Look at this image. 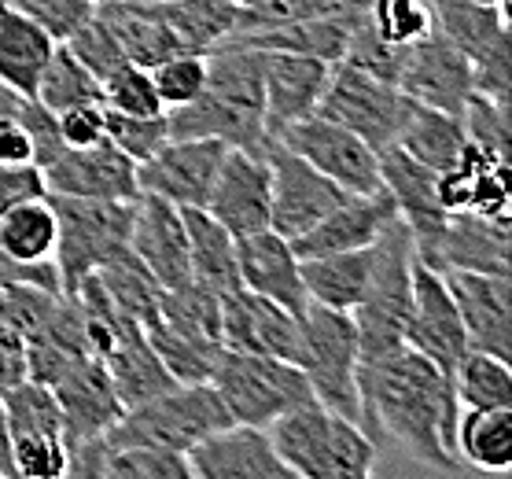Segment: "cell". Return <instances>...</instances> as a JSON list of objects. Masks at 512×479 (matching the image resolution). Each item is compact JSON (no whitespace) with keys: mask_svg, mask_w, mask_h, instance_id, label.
Listing matches in <instances>:
<instances>
[{"mask_svg":"<svg viewBox=\"0 0 512 479\" xmlns=\"http://www.w3.org/2000/svg\"><path fill=\"white\" fill-rule=\"evenodd\" d=\"M358 424L380 439H395L406 454L443 472H461L454 450L457 395L450 376L431 365L424 354L402 351L384 354L376 362L358 365Z\"/></svg>","mask_w":512,"mask_h":479,"instance_id":"obj_1","label":"cell"},{"mask_svg":"<svg viewBox=\"0 0 512 479\" xmlns=\"http://www.w3.org/2000/svg\"><path fill=\"white\" fill-rule=\"evenodd\" d=\"M170 137H218L229 148L266 152L262 52L251 45H218L207 52V85L185 107L166 111Z\"/></svg>","mask_w":512,"mask_h":479,"instance_id":"obj_2","label":"cell"},{"mask_svg":"<svg viewBox=\"0 0 512 479\" xmlns=\"http://www.w3.org/2000/svg\"><path fill=\"white\" fill-rule=\"evenodd\" d=\"M277 457L295 479H365L376 468V443L358 421L317 398L288 409L266 428Z\"/></svg>","mask_w":512,"mask_h":479,"instance_id":"obj_3","label":"cell"},{"mask_svg":"<svg viewBox=\"0 0 512 479\" xmlns=\"http://www.w3.org/2000/svg\"><path fill=\"white\" fill-rule=\"evenodd\" d=\"M413 262H417L413 236L395 214L373 240L369 288L361 295V303L350 310L354 328H358L361 362H376L406 347V325L413 310Z\"/></svg>","mask_w":512,"mask_h":479,"instance_id":"obj_4","label":"cell"},{"mask_svg":"<svg viewBox=\"0 0 512 479\" xmlns=\"http://www.w3.org/2000/svg\"><path fill=\"white\" fill-rule=\"evenodd\" d=\"M225 424H233L225 402L210 380H199V384H174L163 395L129 406L115 428H107V439L115 446H155L170 454H188L199 439H207Z\"/></svg>","mask_w":512,"mask_h":479,"instance_id":"obj_5","label":"cell"},{"mask_svg":"<svg viewBox=\"0 0 512 479\" xmlns=\"http://www.w3.org/2000/svg\"><path fill=\"white\" fill-rule=\"evenodd\" d=\"M299 354L295 365L303 369L310 395L321 406L336 409L350 421H358L361 402H358V328L354 317L343 310H328V306H306V314L299 317Z\"/></svg>","mask_w":512,"mask_h":479,"instance_id":"obj_6","label":"cell"},{"mask_svg":"<svg viewBox=\"0 0 512 479\" xmlns=\"http://www.w3.org/2000/svg\"><path fill=\"white\" fill-rule=\"evenodd\" d=\"M210 384L225 402L229 417L236 424H251V428H269L288 409L314 398L303 369L295 362L225 351V347L210 369Z\"/></svg>","mask_w":512,"mask_h":479,"instance_id":"obj_7","label":"cell"},{"mask_svg":"<svg viewBox=\"0 0 512 479\" xmlns=\"http://www.w3.org/2000/svg\"><path fill=\"white\" fill-rule=\"evenodd\" d=\"M59 218L56 269L59 288L74 292V284L100 269L107 258L129 247L133 225V199H78L52 196Z\"/></svg>","mask_w":512,"mask_h":479,"instance_id":"obj_8","label":"cell"},{"mask_svg":"<svg viewBox=\"0 0 512 479\" xmlns=\"http://www.w3.org/2000/svg\"><path fill=\"white\" fill-rule=\"evenodd\" d=\"M409 111H413V100L395 82L373 78V74L350 67L343 59L332 63L321 104H317V115L354 129L376 152H384L387 144L398 141Z\"/></svg>","mask_w":512,"mask_h":479,"instance_id":"obj_9","label":"cell"},{"mask_svg":"<svg viewBox=\"0 0 512 479\" xmlns=\"http://www.w3.org/2000/svg\"><path fill=\"white\" fill-rule=\"evenodd\" d=\"M273 141H280L288 152L306 159L317 174L336 181L350 196H369V192L384 188L380 185V152L365 137H358L354 129L339 126L325 115L299 118V122L280 129Z\"/></svg>","mask_w":512,"mask_h":479,"instance_id":"obj_10","label":"cell"},{"mask_svg":"<svg viewBox=\"0 0 512 479\" xmlns=\"http://www.w3.org/2000/svg\"><path fill=\"white\" fill-rule=\"evenodd\" d=\"M229 144L218 137H170V141L137 166V188L174 207H207L214 174Z\"/></svg>","mask_w":512,"mask_h":479,"instance_id":"obj_11","label":"cell"},{"mask_svg":"<svg viewBox=\"0 0 512 479\" xmlns=\"http://www.w3.org/2000/svg\"><path fill=\"white\" fill-rule=\"evenodd\" d=\"M380 185L395 203V214L406 222L417 258L431 266L439 240H443L446 218H450L439 199V174L406 155L398 144H387L380 152Z\"/></svg>","mask_w":512,"mask_h":479,"instance_id":"obj_12","label":"cell"},{"mask_svg":"<svg viewBox=\"0 0 512 479\" xmlns=\"http://www.w3.org/2000/svg\"><path fill=\"white\" fill-rule=\"evenodd\" d=\"M269 170H273V203H269V229L284 240L303 236L314 229L328 211H336L339 203L350 196L336 181L317 174L314 166L288 152L280 141H269Z\"/></svg>","mask_w":512,"mask_h":479,"instance_id":"obj_13","label":"cell"},{"mask_svg":"<svg viewBox=\"0 0 512 479\" xmlns=\"http://www.w3.org/2000/svg\"><path fill=\"white\" fill-rule=\"evenodd\" d=\"M269 152V148H266ZM251 148H229L214 174L207 207L203 211L229 233L240 236L269 229V203H273V170L269 155Z\"/></svg>","mask_w":512,"mask_h":479,"instance_id":"obj_14","label":"cell"},{"mask_svg":"<svg viewBox=\"0 0 512 479\" xmlns=\"http://www.w3.org/2000/svg\"><path fill=\"white\" fill-rule=\"evenodd\" d=\"M406 347L424 354L446 376L454 373V365L468 351L465 325H461L454 295L446 288V277L420 258L413 262V310L406 325Z\"/></svg>","mask_w":512,"mask_h":479,"instance_id":"obj_15","label":"cell"},{"mask_svg":"<svg viewBox=\"0 0 512 479\" xmlns=\"http://www.w3.org/2000/svg\"><path fill=\"white\" fill-rule=\"evenodd\" d=\"M398 89L413 100V104L435 107L446 115L465 111L468 96L476 93V78H472V59L454 48L443 34L431 30L424 41L406 48L402 71H398Z\"/></svg>","mask_w":512,"mask_h":479,"instance_id":"obj_16","label":"cell"},{"mask_svg":"<svg viewBox=\"0 0 512 479\" xmlns=\"http://www.w3.org/2000/svg\"><path fill=\"white\" fill-rule=\"evenodd\" d=\"M439 273L446 277V288L454 295L468 347L512 362L509 273H472V269H439Z\"/></svg>","mask_w":512,"mask_h":479,"instance_id":"obj_17","label":"cell"},{"mask_svg":"<svg viewBox=\"0 0 512 479\" xmlns=\"http://www.w3.org/2000/svg\"><path fill=\"white\" fill-rule=\"evenodd\" d=\"M48 196H78V199H137V163L115 144L96 141L85 148H63L41 170Z\"/></svg>","mask_w":512,"mask_h":479,"instance_id":"obj_18","label":"cell"},{"mask_svg":"<svg viewBox=\"0 0 512 479\" xmlns=\"http://www.w3.org/2000/svg\"><path fill=\"white\" fill-rule=\"evenodd\" d=\"M299 317L284 310V306L269 303L262 295L236 288V292L222 295V325H218V339L225 351L240 354H266V358H284L295 362L299 354Z\"/></svg>","mask_w":512,"mask_h":479,"instance_id":"obj_19","label":"cell"},{"mask_svg":"<svg viewBox=\"0 0 512 479\" xmlns=\"http://www.w3.org/2000/svg\"><path fill=\"white\" fill-rule=\"evenodd\" d=\"M192 479H295L277 457L266 428L225 424L188 450Z\"/></svg>","mask_w":512,"mask_h":479,"instance_id":"obj_20","label":"cell"},{"mask_svg":"<svg viewBox=\"0 0 512 479\" xmlns=\"http://www.w3.org/2000/svg\"><path fill=\"white\" fill-rule=\"evenodd\" d=\"M129 251L144 262L159 288H181L192 281L188 266V233L181 207L159 196L140 192L133 199V225H129Z\"/></svg>","mask_w":512,"mask_h":479,"instance_id":"obj_21","label":"cell"},{"mask_svg":"<svg viewBox=\"0 0 512 479\" xmlns=\"http://www.w3.org/2000/svg\"><path fill=\"white\" fill-rule=\"evenodd\" d=\"M262 52V48H258ZM332 63L299 52H262V100H266V129L277 137L280 129L317 115Z\"/></svg>","mask_w":512,"mask_h":479,"instance_id":"obj_22","label":"cell"},{"mask_svg":"<svg viewBox=\"0 0 512 479\" xmlns=\"http://www.w3.org/2000/svg\"><path fill=\"white\" fill-rule=\"evenodd\" d=\"M236 269H240V288L262 295L269 303L284 306L295 317L306 314V288L303 273H299V255L291 240H284L273 229L240 236L236 240Z\"/></svg>","mask_w":512,"mask_h":479,"instance_id":"obj_23","label":"cell"},{"mask_svg":"<svg viewBox=\"0 0 512 479\" xmlns=\"http://www.w3.org/2000/svg\"><path fill=\"white\" fill-rule=\"evenodd\" d=\"M509 159L465 141L454 166L439 174V199L446 211H468L479 218H509Z\"/></svg>","mask_w":512,"mask_h":479,"instance_id":"obj_24","label":"cell"},{"mask_svg":"<svg viewBox=\"0 0 512 479\" xmlns=\"http://www.w3.org/2000/svg\"><path fill=\"white\" fill-rule=\"evenodd\" d=\"M52 395H56L59 413H63L67 443H78V439H89V435H104L126 413L111 376L96 358H82L52 387Z\"/></svg>","mask_w":512,"mask_h":479,"instance_id":"obj_25","label":"cell"},{"mask_svg":"<svg viewBox=\"0 0 512 479\" xmlns=\"http://www.w3.org/2000/svg\"><path fill=\"white\" fill-rule=\"evenodd\" d=\"M391 218H395V203H391V196H387L384 188H380V192H369V196H347L336 211H328L314 229H306L303 236H295L291 247H295L299 258L369 247Z\"/></svg>","mask_w":512,"mask_h":479,"instance_id":"obj_26","label":"cell"},{"mask_svg":"<svg viewBox=\"0 0 512 479\" xmlns=\"http://www.w3.org/2000/svg\"><path fill=\"white\" fill-rule=\"evenodd\" d=\"M93 12L104 19L107 30L115 34V41L126 52V59L137 67L152 71L159 59L188 52L159 0H111V4L93 8Z\"/></svg>","mask_w":512,"mask_h":479,"instance_id":"obj_27","label":"cell"},{"mask_svg":"<svg viewBox=\"0 0 512 479\" xmlns=\"http://www.w3.org/2000/svg\"><path fill=\"white\" fill-rule=\"evenodd\" d=\"M431 266L509 273V218H479L468 211H450Z\"/></svg>","mask_w":512,"mask_h":479,"instance_id":"obj_28","label":"cell"},{"mask_svg":"<svg viewBox=\"0 0 512 479\" xmlns=\"http://www.w3.org/2000/svg\"><path fill=\"white\" fill-rule=\"evenodd\" d=\"M96 362L107 369V376H111V384H115L126 409L163 395L166 387L177 384L174 376L166 373V365L159 362V354L152 351V343H148V336H144V328L137 321H129Z\"/></svg>","mask_w":512,"mask_h":479,"instance_id":"obj_29","label":"cell"},{"mask_svg":"<svg viewBox=\"0 0 512 479\" xmlns=\"http://www.w3.org/2000/svg\"><path fill=\"white\" fill-rule=\"evenodd\" d=\"M299 273H303V288L310 303L350 314V310L361 303L365 288H369L373 244L354 247V251H332V255L299 258Z\"/></svg>","mask_w":512,"mask_h":479,"instance_id":"obj_30","label":"cell"},{"mask_svg":"<svg viewBox=\"0 0 512 479\" xmlns=\"http://www.w3.org/2000/svg\"><path fill=\"white\" fill-rule=\"evenodd\" d=\"M188 233V266L192 281L210 288L214 295H229L240 288L236 269V236L210 218L203 207H181Z\"/></svg>","mask_w":512,"mask_h":479,"instance_id":"obj_31","label":"cell"},{"mask_svg":"<svg viewBox=\"0 0 512 479\" xmlns=\"http://www.w3.org/2000/svg\"><path fill=\"white\" fill-rule=\"evenodd\" d=\"M56 244H59V218L48 192L19 199L8 211H0V247L15 262H23V266L56 262Z\"/></svg>","mask_w":512,"mask_h":479,"instance_id":"obj_32","label":"cell"},{"mask_svg":"<svg viewBox=\"0 0 512 479\" xmlns=\"http://www.w3.org/2000/svg\"><path fill=\"white\" fill-rule=\"evenodd\" d=\"M52 48L56 41L41 26L0 0V82H8L23 96H34Z\"/></svg>","mask_w":512,"mask_h":479,"instance_id":"obj_33","label":"cell"},{"mask_svg":"<svg viewBox=\"0 0 512 479\" xmlns=\"http://www.w3.org/2000/svg\"><path fill=\"white\" fill-rule=\"evenodd\" d=\"M457 461L479 472L512 468V409H461L454 428Z\"/></svg>","mask_w":512,"mask_h":479,"instance_id":"obj_34","label":"cell"},{"mask_svg":"<svg viewBox=\"0 0 512 479\" xmlns=\"http://www.w3.org/2000/svg\"><path fill=\"white\" fill-rule=\"evenodd\" d=\"M435 34H443L454 48H461L472 63L487 56L501 37L509 34V12L487 8L476 0H428Z\"/></svg>","mask_w":512,"mask_h":479,"instance_id":"obj_35","label":"cell"},{"mask_svg":"<svg viewBox=\"0 0 512 479\" xmlns=\"http://www.w3.org/2000/svg\"><path fill=\"white\" fill-rule=\"evenodd\" d=\"M465 126L457 115H446V111H435V107L413 104L406 126L398 133V148L406 155H413L417 163H424L428 170L443 174L446 166L457 163V155L465 152Z\"/></svg>","mask_w":512,"mask_h":479,"instance_id":"obj_36","label":"cell"},{"mask_svg":"<svg viewBox=\"0 0 512 479\" xmlns=\"http://www.w3.org/2000/svg\"><path fill=\"white\" fill-rule=\"evenodd\" d=\"M93 277L100 281L107 299L126 317H133L140 328L159 321V295H163V288H159V281L144 269V262L129 247L118 251L115 258H107L100 269H93Z\"/></svg>","mask_w":512,"mask_h":479,"instance_id":"obj_37","label":"cell"},{"mask_svg":"<svg viewBox=\"0 0 512 479\" xmlns=\"http://www.w3.org/2000/svg\"><path fill=\"white\" fill-rule=\"evenodd\" d=\"M450 384L461 409H512V369L498 354L468 347L450 373Z\"/></svg>","mask_w":512,"mask_h":479,"instance_id":"obj_38","label":"cell"},{"mask_svg":"<svg viewBox=\"0 0 512 479\" xmlns=\"http://www.w3.org/2000/svg\"><path fill=\"white\" fill-rule=\"evenodd\" d=\"M34 100H41L48 111L59 115L78 104H104V89H100V78L85 63H78V56L67 45H56L37 78Z\"/></svg>","mask_w":512,"mask_h":479,"instance_id":"obj_39","label":"cell"},{"mask_svg":"<svg viewBox=\"0 0 512 479\" xmlns=\"http://www.w3.org/2000/svg\"><path fill=\"white\" fill-rule=\"evenodd\" d=\"M144 336L152 343V351L159 354V362L166 365V373L174 376L177 384H199V380H210V369L218 362L222 347L218 343H203V339H192L177 328L155 321V325L144 328Z\"/></svg>","mask_w":512,"mask_h":479,"instance_id":"obj_40","label":"cell"},{"mask_svg":"<svg viewBox=\"0 0 512 479\" xmlns=\"http://www.w3.org/2000/svg\"><path fill=\"white\" fill-rule=\"evenodd\" d=\"M56 288H41V284H23V281H0V332L19 336L26 343L37 336L45 321L52 317L59 303Z\"/></svg>","mask_w":512,"mask_h":479,"instance_id":"obj_41","label":"cell"},{"mask_svg":"<svg viewBox=\"0 0 512 479\" xmlns=\"http://www.w3.org/2000/svg\"><path fill=\"white\" fill-rule=\"evenodd\" d=\"M365 23L373 26L376 37L391 45H417L435 30L428 0H369L365 4Z\"/></svg>","mask_w":512,"mask_h":479,"instance_id":"obj_42","label":"cell"},{"mask_svg":"<svg viewBox=\"0 0 512 479\" xmlns=\"http://www.w3.org/2000/svg\"><path fill=\"white\" fill-rule=\"evenodd\" d=\"M152 82L166 111L192 104L207 85V52H177L159 59L152 67Z\"/></svg>","mask_w":512,"mask_h":479,"instance_id":"obj_43","label":"cell"},{"mask_svg":"<svg viewBox=\"0 0 512 479\" xmlns=\"http://www.w3.org/2000/svg\"><path fill=\"white\" fill-rule=\"evenodd\" d=\"M104 479H192L185 454L155 450V446H115L107 457Z\"/></svg>","mask_w":512,"mask_h":479,"instance_id":"obj_44","label":"cell"},{"mask_svg":"<svg viewBox=\"0 0 512 479\" xmlns=\"http://www.w3.org/2000/svg\"><path fill=\"white\" fill-rule=\"evenodd\" d=\"M107 141L115 144L118 152H126L133 163L152 159L166 141H170V126H166V111L159 115H122V111H107L104 118Z\"/></svg>","mask_w":512,"mask_h":479,"instance_id":"obj_45","label":"cell"},{"mask_svg":"<svg viewBox=\"0 0 512 479\" xmlns=\"http://www.w3.org/2000/svg\"><path fill=\"white\" fill-rule=\"evenodd\" d=\"M104 107L107 111H122V115H159L166 111L159 93H155L152 71L137 67V63H122L115 74H107L104 82Z\"/></svg>","mask_w":512,"mask_h":479,"instance_id":"obj_46","label":"cell"},{"mask_svg":"<svg viewBox=\"0 0 512 479\" xmlns=\"http://www.w3.org/2000/svg\"><path fill=\"white\" fill-rule=\"evenodd\" d=\"M12 465L23 479H59L67 472V435H12Z\"/></svg>","mask_w":512,"mask_h":479,"instance_id":"obj_47","label":"cell"},{"mask_svg":"<svg viewBox=\"0 0 512 479\" xmlns=\"http://www.w3.org/2000/svg\"><path fill=\"white\" fill-rule=\"evenodd\" d=\"M461 126L465 137L479 148H487L494 155H512V133H509V104H494L490 96L472 93L465 111H461Z\"/></svg>","mask_w":512,"mask_h":479,"instance_id":"obj_48","label":"cell"},{"mask_svg":"<svg viewBox=\"0 0 512 479\" xmlns=\"http://www.w3.org/2000/svg\"><path fill=\"white\" fill-rule=\"evenodd\" d=\"M63 45H67L70 52L78 56V63H85L100 82H104L107 74H115L122 63H129L126 52H122V45L115 41V34L107 30V23L96 12L89 15V19H85V23L78 26L67 41H63Z\"/></svg>","mask_w":512,"mask_h":479,"instance_id":"obj_49","label":"cell"},{"mask_svg":"<svg viewBox=\"0 0 512 479\" xmlns=\"http://www.w3.org/2000/svg\"><path fill=\"white\" fill-rule=\"evenodd\" d=\"M8 8L23 12L30 23H37L56 45H63L78 26L93 15L89 0H4Z\"/></svg>","mask_w":512,"mask_h":479,"instance_id":"obj_50","label":"cell"},{"mask_svg":"<svg viewBox=\"0 0 512 479\" xmlns=\"http://www.w3.org/2000/svg\"><path fill=\"white\" fill-rule=\"evenodd\" d=\"M19 122H23L26 137H30V152H34V166L37 170H45L52 159H56L67 144H63V133H59V118L56 111H48L41 100L34 96H26L23 107H19Z\"/></svg>","mask_w":512,"mask_h":479,"instance_id":"obj_51","label":"cell"},{"mask_svg":"<svg viewBox=\"0 0 512 479\" xmlns=\"http://www.w3.org/2000/svg\"><path fill=\"white\" fill-rule=\"evenodd\" d=\"M472 78H476V93L490 96L494 104H509V93H512V45H509V34L501 37L487 56H479L476 63H472Z\"/></svg>","mask_w":512,"mask_h":479,"instance_id":"obj_52","label":"cell"},{"mask_svg":"<svg viewBox=\"0 0 512 479\" xmlns=\"http://www.w3.org/2000/svg\"><path fill=\"white\" fill-rule=\"evenodd\" d=\"M59 133H63V144L67 148H85V144H96L107 137V107L104 104H78L59 111Z\"/></svg>","mask_w":512,"mask_h":479,"instance_id":"obj_53","label":"cell"},{"mask_svg":"<svg viewBox=\"0 0 512 479\" xmlns=\"http://www.w3.org/2000/svg\"><path fill=\"white\" fill-rule=\"evenodd\" d=\"M41 192H45V177H41V170L34 163H23V166L0 163V211H8L19 199L41 196Z\"/></svg>","mask_w":512,"mask_h":479,"instance_id":"obj_54","label":"cell"},{"mask_svg":"<svg viewBox=\"0 0 512 479\" xmlns=\"http://www.w3.org/2000/svg\"><path fill=\"white\" fill-rule=\"evenodd\" d=\"M26 380V343L19 336L0 332V395Z\"/></svg>","mask_w":512,"mask_h":479,"instance_id":"obj_55","label":"cell"},{"mask_svg":"<svg viewBox=\"0 0 512 479\" xmlns=\"http://www.w3.org/2000/svg\"><path fill=\"white\" fill-rule=\"evenodd\" d=\"M0 163H8V166L34 163L30 137H26V129L19 118H0Z\"/></svg>","mask_w":512,"mask_h":479,"instance_id":"obj_56","label":"cell"},{"mask_svg":"<svg viewBox=\"0 0 512 479\" xmlns=\"http://www.w3.org/2000/svg\"><path fill=\"white\" fill-rule=\"evenodd\" d=\"M0 479H15L12 435H8V421H4V402H0Z\"/></svg>","mask_w":512,"mask_h":479,"instance_id":"obj_57","label":"cell"},{"mask_svg":"<svg viewBox=\"0 0 512 479\" xmlns=\"http://www.w3.org/2000/svg\"><path fill=\"white\" fill-rule=\"evenodd\" d=\"M26 96L19 89H12L8 82H0V118H15L19 115V107H23Z\"/></svg>","mask_w":512,"mask_h":479,"instance_id":"obj_58","label":"cell"},{"mask_svg":"<svg viewBox=\"0 0 512 479\" xmlns=\"http://www.w3.org/2000/svg\"><path fill=\"white\" fill-rule=\"evenodd\" d=\"M476 4H487V8H505V12H509V0H476Z\"/></svg>","mask_w":512,"mask_h":479,"instance_id":"obj_59","label":"cell"},{"mask_svg":"<svg viewBox=\"0 0 512 479\" xmlns=\"http://www.w3.org/2000/svg\"><path fill=\"white\" fill-rule=\"evenodd\" d=\"M89 4H93V8H100V4H111V0H89Z\"/></svg>","mask_w":512,"mask_h":479,"instance_id":"obj_60","label":"cell"}]
</instances>
